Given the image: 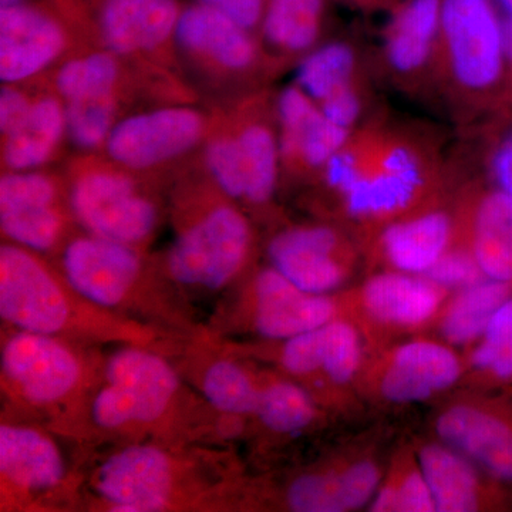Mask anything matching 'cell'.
Instances as JSON below:
<instances>
[{
  "label": "cell",
  "instance_id": "5b68a950",
  "mask_svg": "<svg viewBox=\"0 0 512 512\" xmlns=\"http://www.w3.org/2000/svg\"><path fill=\"white\" fill-rule=\"evenodd\" d=\"M104 359L101 346L3 326L2 417L35 421L74 441Z\"/></svg>",
  "mask_w": 512,
  "mask_h": 512
},
{
  "label": "cell",
  "instance_id": "4fadbf2b",
  "mask_svg": "<svg viewBox=\"0 0 512 512\" xmlns=\"http://www.w3.org/2000/svg\"><path fill=\"white\" fill-rule=\"evenodd\" d=\"M295 83L329 120L349 131L387 110L375 49L360 37L333 33L295 67Z\"/></svg>",
  "mask_w": 512,
  "mask_h": 512
},
{
  "label": "cell",
  "instance_id": "7c38bea8",
  "mask_svg": "<svg viewBox=\"0 0 512 512\" xmlns=\"http://www.w3.org/2000/svg\"><path fill=\"white\" fill-rule=\"evenodd\" d=\"M227 340L244 355L301 383L328 410L359 382L369 360V340L348 315L289 339Z\"/></svg>",
  "mask_w": 512,
  "mask_h": 512
},
{
  "label": "cell",
  "instance_id": "d6a6232c",
  "mask_svg": "<svg viewBox=\"0 0 512 512\" xmlns=\"http://www.w3.org/2000/svg\"><path fill=\"white\" fill-rule=\"evenodd\" d=\"M66 138V104L52 87L36 93L22 123L2 137L3 171L42 170Z\"/></svg>",
  "mask_w": 512,
  "mask_h": 512
},
{
  "label": "cell",
  "instance_id": "7402d4cb",
  "mask_svg": "<svg viewBox=\"0 0 512 512\" xmlns=\"http://www.w3.org/2000/svg\"><path fill=\"white\" fill-rule=\"evenodd\" d=\"M450 291L429 276L377 269L353 291L340 293L343 311L367 340L410 335L433 326Z\"/></svg>",
  "mask_w": 512,
  "mask_h": 512
},
{
  "label": "cell",
  "instance_id": "5bb4252c",
  "mask_svg": "<svg viewBox=\"0 0 512 512\" xmlns=\"http://www.w3.org/2000/svg\"><path fill=\"white\" fill-rule=\"evenodd\" d=\"M384 468L370 451L340 453L289 474L279 483L252 481L249 510L348 512L369 505Z\"/></svg>",
  "mask_w": 512,
  "mask_h": 512
},
{
  "label": "cell",
  "instance_id": "8fae6325",
  "mask_svg": "<svg viewBox=\"0 0 512 512\" xmlns=\"http://www.w3.org/2000/svg\"><path fill=\"white\" fill-rule=\"evenodd\" d=\"M345 315L340 293L316 295L289 281L274 266H254L221 296L207 329L224 339L284 340Z\"/></svg>",
  "mask_w": 512,
  "mask_h": 512
},
{
  "label": "cell",
  "instance_id": "b9f144b4",
  "mask_svg": "<svg viewBox=\"0 0 512 512\" xmlns=\"http://www.w3.org/2000/svg\"><path fill=\"white\" fill-rule=\"evenodd\" d=\"M224 13L259 36L262 19H264L266 0H195Z\"/></svg>",
  "mask_w": 512,
  "mask_h": 512
},
{
  "label": "cell",
  "instance_id": "8992f818",
  "mask_svg": "<svg viewBox=\"0 0 512 512\" xmlns=\"http://www.w3.org/2000/svg\"><path fill=\"white\" fill-rule=\"evenodd\" d=\"M461 168V158L451 154L436 127L389 113L372 164L340 202L332 220L362 242L387 222L446 192L460 177Z\"/></svg>",
  "mask_w": 512,
  "mask_h": 512
},
{
  "label": "cell",
  "instance_id": "603a6c76",
  "mask_svg": "<svg viewBox=\"0 0 512 512\" xmlns=\"http://www.w3.org/2000/svg\"><path fill=\"white\" fill-rule=\"evenodd\" d=\"M466 376V360L441 339L412 338L369 357L359 384L386 404L426 402Z\"/></svg>",
  "mask_w": 512,
  "mask_h": 512
},
{
  "label": "cell",
  "instance_id": "52a82bcc",
  "mask_svg": "<svg viewBox=\"0 0 512 512\" xmlns=\"http://www.w3.org/2000/svg\"><path fill=\"white\" fill-rule=\"evenodd\" d=\"M53 261L77 291L107 311L180 339L205 330L192 303L144 249L76 231Z\"/></svg>",
  "mask_w": 512,
  "mask_h": 512
},
{
  "label": "cell",
  "instance_id": "ab89813d",
  "mask_svg": "<svg viewBox=\"0 0 512 512\" xmlns=\"http://www.w3.org/2000/svg\"><path fill=\"white\" fill-rule=\"evenodd\" d=\"M484 151L487 180L512 198V126L493 137Z\"/></svg>",
  "mask_w": 512,
  "mask_h": 512
},
{
  "label": "cell",
  "instance_id": "44dd1931",
  "mask_svg": "<svg viewBox=\"0 0 512 512\" xmlns=\"http://www.w3.org/2000/svg\"><path fill=\"white\" fill-rule=\"evenodd\" d=\"M64 178L43 170L3 171L0 231L3 241L53 259L74 234Z\"/></svg>",
  "mask_w": 512,
  "mask_h": 512
},
{
  "label": "cell",
  "instance_id": "60d3db41",
  "mask_svg": "<svg viewBox=\"0 0 512 512\" xmlns=\"http://www.w3.org/2000/svg\"><path fill=\"white\" fill-rule=\"evenodd\" d=\"M35 94L26 89L25 84H3L0 93V137L22 123L32 106Z\"/></svg>",
  "mask_w": 512,
  "mask_h": 512
},
{
  "label": "cell",
  "instance_id": "f1b7e54d",
  "mask_svg": "<svg viewBox=\"0 0 512 512\" xmlns=\"http://www.w3.org/2000/svg\"><path fill=\"white\" fill-rule=\"evenodd\" d=\"M460 234L487 278L512 284V198L490 181L467 178L458 183Z\"/></svg>",
  "mask_w": 512,
  "mask_h": 512
},
{
  "label": "cell",
  "instance_id": "836d02e7",
  "mask_svg": "<svg viewBox=\"0 0 512 512\" xmlns=\"http://www.w3.org/2000/svg\"><path fill=\"white\" fill-rule=\"evenodd\" d=\"M131 64L110 50H87L66 57L53 73L52 90L64 101L130 94Z\"/></svg>",
  "mask_w": 512,
  "mask_h": 512
},
{
  "label": "cell",
  "instance_id": "bcb514c9",
  "mask_svg": "<svg viewBox=\"0 0 512 512\" xmlns=\"http://www.w3.org/2000/svg\"><path fill=\"white\" fill-rule=\"evenodd\" d=\"M28 2V0H0V8H6V6L19 5V3Z\"/></svg>",
  "mask_w": 512,
  "mask_h": 512
},
{
  "label": "cell",
  "instance_id": "484cf974",
  "mask_svg": "<svg viewBox=\"0 0 512 512\" xmlns=\"http://www.w3.org/2000/svg\"><path fill=\"white\" fill-rule=\"evenodd\" d=\"M281 188H309L350 131L329 120L295 82L275 97Z\"/></svg>",
  "mask_w": 512,
  "mask_h": 512
},
{
  "label": "cell",
  "instance_id": "ac0fdd59",
  "mask_svg": "<svg viewBox=\"0 0 512 512\" xmlns=\"http://www.w3.org/2000/svg\"><path fill=\"white\" fill-rule=\"evenodd\" d=\"M82 8L67 0H28L0 8V80L28 84L52 69L74 46Z\"/></svg>",
  "mask_w": 512,
  "mask_h": 512
},
{
  "label": "cell",
  "instance_id": "7dc6e473",
  "mask_svg": "<svg viewBox=\"0 0 512 512\" xmlns=\"http://www.w3.org/2000/svg\"><path fill=\"white\" fill-rule=\"evenodd\" d=\"M507 100L512 101V92L508 93Z\"/></svg>",
  "mask_w": 512,
  "mask_h": 512
},
{
  "label": "cell",
  "instance_id": "4dcf8cb0",
  "mask_svg": "<svg viewBox=\"0 0 512 512\" xmlns=\"http://www.w3.org/2000/svg\"><path fill=\"white\" fill-rule=\"evenodd\" d=\"M332 0H266L259 39L276 74L295 69L333 35Z\"/></svg>",
  "mask_w": 512,
  "mask_h": 512
},
{
  "label": "cell",
  "instance_id": "cb8c5ba5",
  "mask_svg": "<svg viewBox=\"0 0 512 512\" xmlns=\"http://www.w3.org/2000/svg\"><path fill=\"white\" fill-rule=\"evenodd\" d=\"M433 201L387 222L363 239L367 264L377 269L426 275L460 234L456 194L463 177Z\"/></svg>",
  "mask_w": 512,
  "mask_h": 512
},
{
  "label": "cell",
  "instance_id": "7a4b0ae2",
  "mask_svg": "<svg viewBox=\"0 0 512 512\" xmlns=\"http://www.w3.org/2000/svg\"><path fill=\"white\" fill-rule=\"evenodd\" d=\"M252 480L229 446L117 444L84 460L83 510L248 511Z\"/></svg>",
  "mask_w": 512,
  "mask_h": 512
},
{
  "label": "cell",
  "instance_id": "83f0119b",
  "mask_svg": "<svg viewBox=\"0 0 512 512\" xmlns=\"http://www.w3.org/2000/svg\"><path fill=\"white\" fill-rule=\"evenodd\" d=\"M437 440L470 458L487 476L512 484V420L477 397L451 400L434 417Z\"/></svg>",
  "mask_w": 512,
  "mask_h": 512
},
{
  "label": "cell",
  "instance_id": "f6af8a7d",
  "mask_svg": "<svg viewBox=\"0 0 512 512\" xmlns=\"http://www.w3.org/2000/svg\"><path fill=\"white\" fill-rule=\"evenodd\" d=\"M505 18L512 20V0H495Z\"/></svg>",
  "mask_w": 512,
  "mask_h": 512
},
{
  "label": "cell",
  "instance_id": "e575fe53",
  "mask_svg": "<svg viewBox=\"0 0 512 512\" xmlns=\"http://www.w3.org/2000/svg\"><path fill=\"white\" fill-rule=\"evenodd\" d=\"M511 296L510 282L485 278L478 284L451 292L433 326L440 339L453 348H470Z\"/></svg>",
  "mask_w": 512,
  "mask_h": 512
},
{
  "label": "cell",
  "instance_id": "1f68e13d",
  "mask_svg": "<svg viewBox=\"0 0 512 512\" xmlns=\"http://www.w3.org/2000/svg\"><path fill=\"white\" fill-rule=\"evenodd\" d=\"M416 451L436 511L473 512L490 505L491 491L485 484L487 474L470 458L440 440L427 441Z\"/></svg>",
  "mask_w": 512,
  "mask_h": 512
},
{
  "label": "cell",
  "instance_id": "9c48e42d",
  "mask_svg": "<svg viewBox=\"0 0 512 512\" xmlns=\"http://www.w3.org/2000/svg\"><path fill=\"white\" fill-rule=\"evenodd\" d=\"M35 421L2 417L0 511L83 510L86 451Z\"/></svg>",
  "mask_w": 512,
  "mask_h": 512
},
{
  "label": "cell",
  "instance_id": "d4e9b609",
  "mask_svg": "<svg viewBox=\"0 0 512 512\" xmlns=\"http://www.w3.org/2000/svg\"><path fill=\"white\" fill-rule=\"evenodd\" d=\"M184 379L222 416L245 426L255 413L261 365L227 340L204 332L183 340L171 356Z\"/></svg>",
  "mask_w": 512,
  "mask_h": 512
},
{
  "label": "cell",
  "instance_id": "e0dca14e",
  "mask_svg": "<svg viewBox=\"0 0 512 512\" xmlns=\"http://www.w3.org/2000/svg\"><path fill=\"white\" fill-rule=\"evenodd\" d=\"M441 0H400L386 13L375 59L384 87L436 106Z\"/></svg>",
  "mask_w": 512,
  "mask_h": 512
},
{
  "label": "cell",
  "instance_id": "3957f363",
  "mask_svg": "<svg viewBox=\"0 0 512 512\" xmlns=\"http://www.w3.org/2000/svg\"><path fill=\"white\" fill-rule=\"evenodd\" d=\"M0 318L9 328L101 348L148 346L170 357L184 340L101 308L67 281L53 259L8 241L0 247Z\"/></svg>",
  "mask_w": 512,
  "mask_h": 512
},
{
  "label": "cell",
  "instance_id": "9a60e30c",
  "mask_svg": "<svg viewBox=\"0 0 512 512\" xmlns=\"http://www.w3.org/2000/svg\"><path fill=\"white\" fill-rule=\"evenodd\" d=\"M268 264L316 295H335L365 261L362 242L338 221L279 224L265 244Z\"/></svg>",
  "mask_w": 512,
  "mask_h": 512
},
{
  "label": "cell",
  "instance_id": "7bdbcfd3",
  "mask_svg": "<svg viewBox=\"0 0 512 512\" xmlns=\"http://www.w3.org/2000/svg\"><path fill=\"white\" fill-rule=\"evenodd\" d=\"M360 13H389L400 0H332Z\"/></svg>",
  "mask_w": 512,
  "mask_h": 512
},
{
  "label": "cell",
  "instance_id": "ee69618b",
  "mask_svg": "<svg viewBox=\"0 0 512 512\" xmlns=\"http://www.w3.org/2000/svg\"><path fill=\"white\" fill-rule=\"evenodd\" d=\"M505 50H507L508 63V93H510L512 92V20L507 18H505Z\"/></svg>",
  "mask_w": 512,
  "mask_h": 512
},
{
  "label": "cell",
  "instance_id": "d590c367",
  "mask_svg": "<svg viewBox=\"0 0 512 512\" xmlns=\"http://www.w3.org/2000/svg\"><path fill=\"white\" fill-rule=\"evenodd\" d=\"M369 507L373 512L436 511L416 450L406 447L393 457Z\"/></svg>",
  "mask_w": 512,
  "mask_h": 512
},
{
  "label": "cell",
  "instance_id": "4316f807",
  "mask_svg": "<svg viewBox=\"0 0 512 512\" xmlns=\"http://www.w3.org/2000/svg\"><path fill=\"white\" fill-rule=\"evenodd\" d=\"M275 97L264 87L244 94L228 111L244 163V208L255 221L275 214V201L281 190Z\"/></svg>",
  "mask_w": 512,
  "mask_h": 512
},
{
  "label": "cell",
  "instance_id": "d6986e66",
  "mask_svg": "<svg viewBox=\"0 0 512 512\" xmlns=\"http://www.w3.org/2000/svg\"><path fill=\"white\" fill-rule=\"evenodd\" d=\"M212 120L214 114L188 103L138 111L121 117L107 138L103 156L126 170L154 178L204 146Z\"/></svg>",
  "mask_w": 512,
  "mask_h": 512
},
{
  "label": "cell",
  "instance_id": "f546056e",
  "mask_svg": "<svg viewBox=\"0 0 512 512\" xmlns=\"http://www.w3.org/2000/svg\"><path fill=\"white\" fill-rule=\"evenodd\" d=\"M259 380L247 439L282 443L311 434L326 423L328 409L301 383L271 366H261Z\"/></svg>",
  "mask_w": 512,
  "mask_h": 512
},
{
  "label": "cell",
  "instance_id": "8d00e7d4",
  "mask_svg": "<svg viewBox=\"0 0 512 512\" xmlns=\"http://www.w3.org/2000/svg\"><path fill=\"white\" fill-rule=\"evenodd\" d=\"M124 97L101 96L67 101V140L80 156L103 153L114 126L123 117Z\"/></svg>",
  "mask_w": 512,
  "mask_h": 512
},
{
  "label": "cell",
  "instance_id": "f35d334b",
  "mask_svg": "<svg viewBox=\"0 0 512 512\" xmlns=\"http://www.w3.org/2000/svg\"><path fill=\"white\" fill-rule=\"evenodd\" d=\"M426 276L450 292L478 284L487 278L461 234H458L456 242L448 248L446 254L441 256Z\"/></svg>",
  "mask_w": 512,
  "mask_h": 512
},
{
  "label": "cell",
  "instance_id": "ba28073f",
  "mask_svg": "<svg viewBox=\"0 0 512 512\" xmlns=\"http://www.w3.org/2000/svg\"><path fill=\"white\" fill-rule=\"evenodd\" d=\"M507 93L505 16L495 0H441L436 106L466 131Z\"/></svg>",
  "mask_w": 512,
  "mask_h": 512
},
{
  "label": "cell",
  "instance_id": "30bf717a",
  "mask_svg": "<svg viewBox=\"0 0 512 512\" xmlns=\"http://www.w3.org/2000/svg\"><path fill=\"white\" fill-rule=\"evenodd\" d=\"M64 180L77 227L148 251L165 217L154 178L87 154L74 158Z\"/></svg>",
  "mask_w": 512,
  "mask_h": 512
},
{
  "label": "cell",
  "instance_id": "74e56055",
  "mask_svg": "<svg viewBox=\"0 0 512 512\" xmlns=\"http://www.w3.org/2000/svg\"><path fill=\"white\" fill-rule=\"evenodd\" d=\"M466 373L485 382L512 380V296L500 306L481 338L468 348Z\"/></svg>",
  "mask_w": 512,
  "mask_h": 512
},
{
  "label": "cell",
  "instance_id": "ffe728a7",
  "mask_svg": "<svg viewBox=\"0 0 512 512\" xmlns=\"http://www.w3.org/2000/svg\"><path fill=\"white\" fill-rule=\"evenodd\" d=\"M83 8L87 29L121 59L164 73L177 60L181 0H86Z\"/></svg>",
  "mask_w": 512,
  "mask_h": 512
},
{
  "label": "cell",
  "instance_id": "2e32d148",
  "mask_svg": "<svg viewBox=\"0 0 512 512\" xmlns=\"http://www.w3.org/2000/svg\"><path fill=\"white\" fill-rule=\"evenodd\" d=\"M175 49L201 73L241 84L248 93L278 76L256 33L202 3L184 5Z\"/></svg>",
  "mask_w": 512,
  "mask_h": 512
},
{
  "label": "cell",
  "instance_id": "6da1fadb",
  "mask_svg": "<svg viewBox=\"0 0 512 512\" xmlns=\"http://www.w3.org/2000/svg\"><path fill=\"white\" fill-rule=\"evenodd\" d=\"M245 437V426L218 413L160 350L117 345L84 407L74 443L86 451L117 444H218Z\"/></svg>",
  "mask_w": 512,
  "mask_h": 512
},
{
  "label": "cell",
  "instance_id": "277c9868",
  "mask_svg": "<svg viewBox=\"0 0 512 512\" xmlns=\"http://www.w3.org/2000/svg\"><path fill=\"white\" fill-rule=\"evenodd\" d=\"M173 242L158 265L188 302L222 296L255 266V220L210 178L184 180L171 195Z\"/></svg>",
  "mask_w": 512,
  "mask_h": 512
}]
</instances>
